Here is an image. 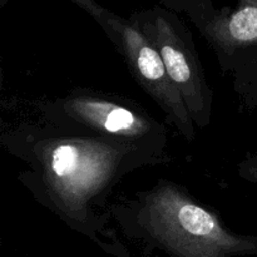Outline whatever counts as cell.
<instances>
[{"label": "cell", "mask_w": 257, "mask_h": 257, "mask_svg": "<svg viewBox=\"0 0 257 257\" xmlns=\"http://www.w3.org/2000/svg\"><path fill=\"white\" fill-rule=\"evenodd\" d=\"M238 175L247 182L257 186V153L247 156L237 166Z\"/></svg>", "instance_id": "7"}, {"label": "cell", "mask_w": 257, "mask_h": 257, "mask_svg": "<svg viewBox=\"0 0 257 257\" xmlns=\"http://www.w3.org/2000/svg\"><path fill=\"white\" fill-rule=\"evenodd\" d=\"M110 42L124 58L131 74L157 104L167 122L185 138H196V125L182 95L168 75L160 52L132 19L107 12L102 24Z\"/></svg>", "instance_id": "5"}, {"label": "cell", "mask_w": 257, "mask_h": 257, "mask_svg": "<svg viewBox=\"0 0 257 257\" xmlns=\"http://www.w3.org/2000/svg\"><path fill=\"white\" fill-rule=\"evenodd\" d=\"M0 142L25 165L18 180L38 203L107 255L132 257L110 226V195L135 171L172 158L124 141L43 120L4 128Z\"/></svg>", "instance_id": "1"}, {"label": "cell", "mask_w": 257, "mask_h": 257, "mask_svg": "<svg viewBox=\"0 0 257 257\" xmlns=\"http://www.w3.org/2000/svg\"><path fill=\"white\" fill-rule=\"evenodd\" d=\"M223 72H235L257 52V0H242L228 15L216 13L200 28Z\"/></svg>", "instance_id": "6"}, {"label": "cell", "mask_w": 257, "mask_h": 257, "mask_svg": "<svg viewBox=\"0 0 257 257\" xmlns=\"http://www.w3.org/2000/svg\"><path fill=\"white\" fill-rule=\"evenodd\" d=\"M7 2H8V0H2V5H4Z\"/></svg>", "instance_id": "8"}, {"label": "cell", "mask_w": 257, "mask_h": 257, "mask_svg": "<svg viewBox=\"0 0 257 257\" xmlns=\"http://www.w3.org/2000/svg\"><path fill=\"white\" fill-rule=\"evenodd\" d=\"M131 19L160 52L196 128L206 130L212 120L213 92L206 79L192 33L175 14L160 8L137 13Z\"/></svg>", "instance_id": "4"}, {"label": "cell", "mask_w": 257, "mask_h": 257, "mask_svg": "<svg viewBox=\"0 0 257 257\" xmlns=\"http://www.w3.org/2000/svg\"><path fill=\"white\" fill-rule=\"evenodd\" d=\"M123 235L146 252L170 257H243L257 255V237L240 235L198 202L186 187L162 178L108 207Z\"/></svg>", "instance_id": "2"}, {"label": "cell", "mask_w": 257, "mask_h": 257, "mask_svg": "<svg viewBox=\"0 0 257 257\" xmlns=\"http://www.w3.org/2000/svg\"><path fill=\"white\" fill-rule=\"evenodd\" d=\"M40 120L133 143L168 156L165 125L124 97L75 88L55 99L35 103Z\"/></svg>", "instance_id": "3"}]
</instances>
